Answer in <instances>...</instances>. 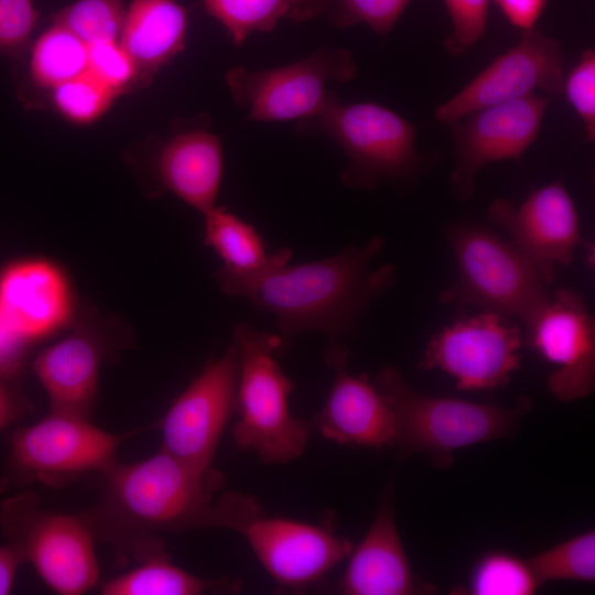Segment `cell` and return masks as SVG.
<instances>
[{
    "instance_id": "1",
    "label": "cell",
    "mask_w": 595,
    "mask_h": 595,
    "mask_svg": "<svg viewBox=\"0 0 595 595\" xmlns=\"http://www.w3.org/2000/svg\"><path fill=\"white\" fill-rule=\"evenodd\" d=\"M386 244L383 236L376 235L329 258L298 264H289L292 251L283 248L273 263L256 273L219 267L215 279L225 294L246 299L275 316L280 357L302 333L317 332L334 340L356 332L374 301L394 284L393 264L370 266Z\"/></svg>"
},
{
    "instance_id": "2",
    "label": "cell",
    "mask_w": 595,
    "mask_h": 595,
    "mask_svg": "<svg viewBox=\"0 0 595 595\" xmlns=\"http://www.w3.org/2000/svg\"><path fill=\"white\" fill-rule=\"evenodd\" d=\"M101 474L99 500L77 515L95 540L120 556L143 562L167 555L161 532L219 528L216 494L224 476L203 469L160 448L132 464L115 463Z\"/></svg>"
},
{
    "instance_id": "3",
    "label": "cell",
    "mask_w": 595,
    "mask_h": 595,
    "mask_svg": "<svg viewBox=\"0 0 595 595\" xmlns=\"http://www.w3.org/2000/svg\"><path fill=\"white\" fill-rule=\"evenodd\" d=\"M372 382L393 413L399 456L424 453L437 468L451 467L457 450L510 437L532 407L527 396L513 407H500L426 394L391 366L380 369Z\"/></svg>"
},
{
    "instance_id": "4",
    "label": "cell",
    "mask_w": 595,
    "mask_h": 595,
    "mask_svg": "<svg viewBox=\"0 0 595 595\" xmlns=\"http://www.w3.org/2000/svg\"><path fill=\"white\" fill-rule=\"evenodd\" d=\"M234 344L239 355L236 413L231 429L239 450L256 453L264 464H285L300 457L312 432L307 421L292 415V380L278 363L277 334L247 323L236 324Z\"/></svg>"
},
{
    "instance_id": "5",
    "label": "cell",
    "mask_w": 595,
    "mask_h": 595,
    "mask_svg": "<svg viewBox=\"0 0 595 595\" xmlns=\"http://www.w3.org/2000/svg\"><path fill=\"white\" fill-rule=\"evenodd\" d=\"M302 134H322L345 153L342 182L353 190L383 183H411L431 164L416 149V128L396 111L375 104L333 100L318 115L300 121Z\"/></svg>"
},
{
    "instance_id": "6",
    "label": "cell",
    "mask_w": 595,
    "mask_h": 595,
    "mask_svg": "<svg viewBox=\"0 0 595 595\" xmlns=\"http://www.w3.org/2000/svg\"><path fill=\"white\" fill-rule=\"evenodd\" d=\"M457 277L441 292L443 304L474 305L528 323L550 295L519 249L475 223L447 227Z\"/></svg>"
},
{
    "instance_id": "7",
    "label": "cell",
    "mask_w": 595,
    "mask_h": 595,
    "mask_svg": "<svg viewBox=\"0 0 595 595\" xmlns=\"http://www.w3.org/2000/svg\"><path fill=\"white\" fill-rule=\"evenodd\" d=\"M0 529L55 593L80 595L98 583L95 539L77 513L51 510L23 490L0 501Z\"/></svg>"
},
{
    "instance_id": "8",
    "label": "cell",
    "mask_w": 595,
    "mask_h": 595,
    "mask_svg": "<svg viewBox=\"0 0 595 595\" xmlns=\"http://www.w3.org/2000/svg\"><path fill=\"white\" fill-rule=\"evenodd\" d=\"M127 435L102 430L86 416L50 410L40 421L12 433L0 491L34 482L61 486L86 474H100L118 462L117 451Z\"/></svg>"
},
{
    "instance_id": "9",
    "label": "cell",
    "mask_w": 595,
    "mask_h": 595,
    "mask_svg": "<svg viewBox=\"0 0 595 595\" xmlns=\"http://www.w3.org/2000/svg\"><path fill=\"white\" fill-rule=\"evenodd\" d=\"M356 76L357 63L348 50L321 47L279 67L249 71L236 66L227 72L226 83L245 121L300 122L338 98L329 83H346Z\"/></svg>"
},
{
    "instance_id": "10",
    "label": "cell",
    "mask_w": 595,
    "mask_h": 595,
    "mask_svg": "<svg viewBox=\"0 0 595 595\" xmlns=\"http://www.w3.org/2000/svg\"><path fill=\"white\" fill-rule=\"evenodd\" d=\"M522 344L523 334L517 325L484 311L434 333L419 367L445 372L459 390H494L508 385L520 369Z\"/></svg>"
},
{
    "instance_id": "11",
    "label": "cell",
    "mask_w": 595,
    "mask_h": 595,
    "mask_svg": "<svg viewBox=\"0 0 595 595\" xmlns=\"http://www.w3.org/2000/svg\"><path fill=\"white\" fill-rule=\"evenodd\" d=\"M239 367L234 343L207 363L159 422L163 451L195 467H213L220 437L236 414Z\"/></svg>"
},
{
    "instance_id": "12",
    "label": "cell",
    "mask_w": 595,
    "mask_h": 595,
    "mask_svg": "<svg viewBox=\"0 0 595 595\" xmlns=\"http://www.w3.org/2000/svg\"><path fill=\"white\" fill-rule=\"evenodd\" d=\"M564 54L560 42L537 29L495 58L459 91L436 106L434 119L450 127L469 112L516 100L537 90L553 98L562 94Z\"/></svg>"
},
{
    "instance_id": "13",
    "label": "cell",
    "mask_w": 595,
    "mask_h": 595,
    "mask_svg": "<svg viewBox=\"0 0 595 595\" xmlns=\"http://www.w3.org/2000/svg\"><path fill=\"white\" fill-rule=\"evenodd\" d=\"M551 99L534 94L491 105L448 127L456 158L450 187L456 199L472 198L476 175L484 166L521 158L538 138Z\"/></svg>"
},
{
    "instance_id": "14",
    "label": "cell",
    "mask_w": 595,
    "mask_h": 595,
    "mask_svg": "<svg viewBox=\"0 0 595 595\" xmlns=\"http://www.w3.org/2000/svg\"><path fill=\"white\" fill-rule=\"evenodd\" d=\"M248 542L274 583L303 591L321 581L354 545L333 530L293 519L267 517L260 506L235 530Z\"/></svg>"
},
{
    "instance_id": "15",
    "label": "cell",
    "mask_w": 595,
    "mask_h": 595,
    "mask_svg": "<svg viewBox=\"0 0 595 595\" xmlns=\"http://www.w3.org/2000/svg\"><path fill=\"white\" fill-rule=\"evenodd\" d=\"M523 343L555 368L550 392L562 402L589 396L595 388V323L575 291L559 289L524 324Z\"/></svg>"
},
{
    "instance_id": "16",
    "label": "cell",
    "mask_w": 595,
    "mask_h": 595,
    "mask_svg": "<svg viewBox=\"0 0 595 595\" xmlns=\"http://www.w3.org/2000/svg\"><path fill=\"white\" fill-rule=\"evenodd\" d=\"M487 215L512 237L545 285L553 282L558 268L572 262L582 242L577 209L562 181L533 190L519 206L498 198Z\"/></svg>"
},
{
    "instance_id": "17",
    "label": "cell",
    "mask_w": 595,
    "mask_h": 595,
    "mask_svg": "<svg viewBox=\"0 0 595 595\" xmlns=\"http://www.w3.org/2000/svg\"><path fill=\"white\" fill-rule=\"evenodd\" d=\"M209 123L203 116L181 121L150 144L144 170L145 186L153 195L169 192L202 214L216 205L224 152Z\"/></svg>"
},
{
    "instance_id": "18",
    "label": "cell",
    "mask_w": 595,
    "mask_h": 595,
    "mask_svg": "<svg viewBox=\"0 0 595 595\" xmlns=\"http://www.w3.org/2000/svg\"><path fill=\"white\" fill-rule=\"evenodd\" d=\"M348 356L344 344L331 340L325 360L334 379L324 405L307 421L310 428L338 444L393 447V413L367 376L348 372Z\"/></svg>"
},
{
    "instance_id": "19",
    "label": "cell",
    "mask_w": 595,
    "mask_h": 595,
    "mask_svg": "<svg viewBox=\"0 0 595 595\" xmlns=\"http://www.w3.org/2000/svg\"><path fill=\"white\" fill-rule=\"evenodd\" d=\"M72 294L64 273L42 259H20L0 270V323L21 345L64 325Z\"/></svg>"
},
{
    "instance_id": "20",
    "label": "cell",
    "mask_w": 595,
    "mask_h": 595,
    "mask_svg": "<svg viewBox=\"0 0 595 595\" xmlns=\"http://www.w3.org/2000/svg\"><path fill=\"white\" fill-rule=\"evenodd\" d=\"M338 591L347 595H408L425 591L413 578L390 493L383 496L360 543L353 548Z\"/></svg>"
},
{
    "instance_id": "21",
    "label": "cell",
    "mask_w": 595,
    "mask_h": 595,
    "mask_svg": "<svg viewBox=\"0 0 595 595\" xmlns=\"http://www.w3.org/2000/svg\"><path fill=\"white\" fill-rule=\"evenodd\" d=\"M104 347L88 329H77L43 349L33 370L46 391L50 410L88 418L99 382Z\"/></svg>"
},
{
    "instance_id": "22",
    "label": "cell",
    "mask_w": 595,
    "mask_h": 595,
    "mask_svg": "<svg viewBox=\"0 0 595 595\" xmlns=\"http://www.w3.org/2000/svg\"><path fill=\"white\" fill-rule=\"evenodd\" d=\"M187 10L175 0H132L118 42L133 61L142 87L185 47Z\"/></svg>"
},
{
    "instance_id": "23",
    "label": "cell",
    "mask_w": 595,
    "mask_h": 595,
    "mask_svg": "<svg viewBox=\"0 0 595 595\" xmlns=\"http://www.w3.org/2000/svg\"><path fill=\"white\" fill-rule=\"evenodd\" d=\"M17 61L18 94L31 106L40 95L88 71V45L66 28L52 23Z\"/></svg>"
},
{
    "instance_id": "24",
    "label": "cell",
    "mask_w": 595,
    "mask_h": 595,
    "mask_svg": "<svg viewBox=\"0 0 595 595\" xmlns=\"http://www.w3.org/2000/svg\"><path fill=\"white\" fill-rule=\"evenodd\" d=\"M203 215V241L219 257L220 268L250 274L269 267L280 257L283 248L268 252L256 227L228 208L215 205Z\"/></svg>"
},
{
    "instance_id": "25",
    "label": "cell",
    "mask_w": 595,
    "mask_h": 595,
    "mask_svg": "<svg viewBox=\"0 0 595 595\" xmlns=\"http://www.w3.org/2000/svg\"><path fill=\"white\" fill-rule=\"evenodd\" d=\"M240 46L255 32L272 31L280 19L296 22L325 15L326 0H199Z\"/></svg>"
},
{
    "instance_id": "26",
    "label": "cell",
    "mask_w": 595,
    "mask_h": 595,
    "mask_svg": "<svg viewBox=\"0 0 595 595\" xmlns=\"http://www.w3.org/2000/svg\"><path fill=\"white\" fill-rule=\"evenodd\" d=\"M214 586L171 563L170 556L151 558L101 586L104 595H198Z\"/></svg>"
},
{
    "instance_id": "27",
    "label": "cell",
    "mask_w": 595,
    "mask_h": 595,
    "mask_svg": "<svg viewBox=\"0 0 595 595\" xmlns=\"http://www.w3.org/2000/svg\"><path fill=\"white\" fill-rule=\"evenodd\" d=\"M540 586L553 581H595V531L588 530L527 560Z\"/></svg>"
},
{
    "instance_id": "28",
    "label": "cell",
    "mask_w": 595,
    "mask_h": 595,
    "mask_svg": "<svg viewBox=\"0 0 595 595\" xmlns=\"http://www.w3.org/2000/svg\"><path fill=\"white\" fill-rule=\"evenodd\" d=\"M126 11L123 0H77L51 19L89 45L118 41Z\"/></svg>"
},
{
    "instance_id": "29",
    "label": "cell",
    "mask_w": 595,
    "mask_h": 595,
    "mask_svg": "<svg viewBox=\"0 0 595 595\" xmlns=\"http://www.w3.org/2000/svg\"><path fill=\"white\" fill-rule=\"evenodd\" d=\"M540 587L527 560L493 552L474 567L468 593L475 595H531Z\"/></svg>"
},
{
    "instance_id": "30",
    "label": "cell",
    "mask_w": 595,
    "mask_h": 595,
    "mask_svg": "<svg viewBox=\"0 0 595 595\" xmlns=\"http://www.w3.org/2000/svg\"><path fill=\"white\" fill-rule=\"evenodd\" d=\"M48 91L54 109L76 123H89L100 118L117 97L88 71Z\"/></svg>"
},
{
    "instance_id": "31",
    "label": "cell",
    "mask_w": 595,
    "mask_h": 595,
    "mask_svg": "<svg viewBox=\"0 0 595 595\" xmlns=\"http://www.w3.org/2000/svg\"><path fill=\"white\" fill-rule=\"evenodd\" d=\"M412 0H326L325 15L347 28L364 23L385 37L394 28Z\"/></svg>"
},
{
    "instance_id": "32",
    "label": "cell",
    "mask_w": 595,
    "mask_h": 595,
    "mask_svg": "<svg viewBox=\"0 0 595 595\" xmlns=\"http://www.w3.org/2000/svg\"><path fill=\"white\" fill-rule=\"evenodd\" d=\"M88 72L116 96L142 87L133 61L118 41L88 45Z\"/></svg>"
},
{
    "instance_id": "33",
    "label": "cell",
    "mask_w": 595,
    "mask_h": 595,
    "mask_svg": "<svg viewBox=\"0 0 595 595\" xmlns=\"http://www.w3.org/2000/svg\"><path fill=\"white\" fill-rule=\"evenodd\" d=\"M491 0H443L452 22L444 46L452 56H461L485 36Z\"/></svg>"
},
{
    "instance_id": "34",
    "label": "cell",
    "mask_w": 595,
    "mask_h": 595,
    "mask_svg": "<svg viewBox=\"0 0 595 595\" xmlns=\"http://www.w3.org/2000/svg\"><path fill=\"white\" fill-rule=\"evenodd\" d=\"M562 93L582 120L586 142L595 140V51L586 48L564 76Z\"/></svg>"
},
{
    "instance_id": "35",
    "label": "cell",
    "mask_w": 595,
    "mask_h": 595,
    "mask_svg": "<svg viewBox=\"0 0 595 595\" xmlns=\"http://www.w3.org/2000/svg\"><path fill=\"white\" fill-rule=\"evenodd\" d=\"M37 19L33 0H0V55L20 57L31 43Z\"/></svg>"
},
{
    "instance_id": "36",
    "label": "cell",
    "mask_w": 595,
    "mask_h": 595,
    "mask_svg": "<svg viewBox=\"0 0 595 595\" xmlns=\"http://www.w3.org/2000/svg\"><path fill=\"white\" fill-rule=\"evenodd\" d=\"M508 22L522 32L536 29L548 0H493Z\"/></svg>"
},
{
    "instance_id": "37",
    "label": "cell",
    "mask_w": 595,
    "mask_h": 595,
    "mask_svg": "<svg viewBox=\"0 0 595 595\" xmlns=\"http://www.w3.org/2000/svg\"><path fill=\"white\" fill-rule=\"evenodd\" d=\"M10 377L0 374V430L23 418L29 411V403L10 386Z\"/></svg>"
},
{
    "instance_id": "38",
    "label": "cell",
    "mask_w": 595,
    "mask_h": 595,
    "mask_svg": "<svg viewBox=\"0 0 595 595\" xmlns=\"http://www.w3.org/2000/svg\"><path fill=\"white\" fill-rule=\"evenodd\" d=\"M21 564L23 562L14 549L8 543L0 545V595L11 593Z\"/></svg>"
}]
</instances>
